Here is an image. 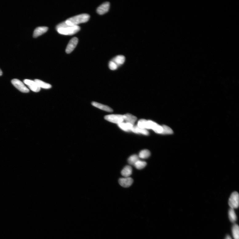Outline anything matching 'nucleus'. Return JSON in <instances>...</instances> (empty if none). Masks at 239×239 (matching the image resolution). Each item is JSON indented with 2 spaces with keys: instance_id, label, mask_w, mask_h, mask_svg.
Returning <instances> with one entry per match:
<instances>
[{
  "instance_id": "obj_18",
  "label": "nucleus",
  "mask_w": 239,
  "mask_h": 239,
  "mask_svg": "<svg viewBox=\"0 0 239 239\" xmlns=\"http://www.w3.org/2000/svg\"><path fill=\"white\" fill-rule=\"evenodd\" d=\"M125 58L124 56L119 55L116 56L112 60L118 66L122 65L125 62Z\"/></svg>"
},
{
  "instance_id": "obj_19",
  "label": "nucleus",
  "mask_w": 239,
  "mask_h": 239,
  "mask_svg": "<svg viewBox=\"0 0 239 239\" xmlns=\"http://www.w3.org/2000/svg\"><path fill=\"white\" fill-rule=\"evenodd\" d=\"M229 217L230 221L233 223L235 222L237 219V217L234 209L230 208L229 211Z\"/></svg>"
},
{
  "instance_id": "obj_27",
  "label": "nucleus",
  "mask_w": 239,
  "mask_h": 239,
  "mask_svg": "<svg viewBox=\"0 0 239 239\" xmlns=\"http://www.w3.org/2000/svg\"><path fill=\"white\" fill-rule=\"evenodd\" d=\"M225 239H232L231 238V237H230L229 236H226Z\"/></svg>"
},
{
  "instance_id": "obj_21",
  "label": "nucleus",
  "mask_w": 239,
  "mask_h": 239,
  "mask_svg": "<svg viewBox=\"0 0 239 239\" xmlns=\"http://www.w3.org/2000/svg\"><path fill=\"white\" fill-rule=\"evenodd\" d=\"M139 160V156L137 155H133L128 158V162L129 164L134 165Z\"/></svg>"
},
{
  "instance_id": "obj_12",
  "label": "nucleus",
  "mask_w": 239,
  "mask_h": 239,
  "mask_svg": "<svg viewBox=\"0 0 239 239\" xmlns=\"http://www.w3.org/2000/svg\"><path fill=\"white\" fill-rule=\"evenodd\" d=\"M91 104L94 106L104 111L110 112L113 111L112 109L110 107L97 102H92Z\"/></svg>"
},
{
  "instance_id": "obj_14",
  "label": "nucleus",
  "mask_w": 239,
  "mask_h": 239,
  "mask_svg": "<svg viewBox=\"0 0 239 239\" xmlns=\"http://www.w3.org/2000/svg\"><path fill=\"white\" fill-rule=\"evenodd\" d=\"M131 131L135 133H140L145 135H148L149 132L145 129H142L138 127L137 125L133 127Z\"/></svg>"
},
{
  "instance_id": "obj_1",
  "label": "nucleus",
  "mask_w": 239,
  "mask_h": 239,
  "mask_svg": "<svg viewBox=\"0 0 239 239\" xmlns=\"http://www.w3.org/2000/svg\"><path fill=\"white\" fill-rule=\"evenodd\" d=\"M90 18L89 15L83 14L70 18L66 20L65 22L70 26H78L79 24L87 22L90 19Z\"/></svg>"
},
{
  "instance_id": "obj_16",
  "label": "nucleus",
  "mask_w": 239,
  "mask_h": 239,
  "mask_svg": "<svg viewBox=\"0 0 239 239\" xmlns=\"http://www.w3.org/2000/svg\"><path fill=\"white\" fill-rule=\"evenodd\" d=\"M132 172V167L129 166H127L121 171V174L125 177H128L131 175Z\"/></svg>"
},
{
  "instance_id": "obj_20",
  "label": "nucleus",
  "mask_w": 239,
  "mask_h": 239,
  "mask_svg": "<svg viewBox=\"0 0 239 239\" xmlns=\"http://www.w3.org/2000/svg\"><path fill=\"white\" fill-rule=\"evenodd\" d=\"M233 235L234 239H239V228L237 224L234 225L232 228Z\"/></svg>"
},
{
  "instance_id": "obj_5",
  "label": "nucleus",
  "mask_w": 239,
  "mask_h": 239,
  "mask_svg": "<svg viewBox=\"0 0 239 239\" xmlns=\"http://www.w3.org/2000/svg\"><path fill=\"white\" fill-rule=\"evenodd\" d=\"M146 129H152L156 133L161 134L162 127L152 121H147Z\"/></svg>"
},
{
  "instance_id": "obj_8",
  "label": "nucleus",
  "mask_w": 239,
  "mask_h": 239,
  "mask_svg": "<svg viewBox=\"0 0 239 239\" xmlns=\"http://www.w3.org/2000/svg\"><path fill=\"white\" fill-rule=\"evenodd\" d=\"M24 82L29 87V89L34 92L37 93L40 90L41 88L39 87L34 81L26 79L24 80Z\"/></svg>"
},
{
  "instance_id": "obj_9",
  "label": "nucleus",
  "mask_w": 239,
  "mask_h": 239,
  "mask_svg": "<svg viewBox=\"0 0 239 239\" xmlns=\"http://www.w3.org/2000/svg\"><path fill=\"white\" fill-rule=\"evenodd\" d=\"M110 4L109 2H106L103 3L97 8L98 14L102 15L106 13L110 9Z\"/></svg>"
},
{
  "instance_id": "obj_26",
  "label": "nucleus",
  "mask_w": 239,
  "mask_h": 239,
  "mask_svg": "<svg viewBox=\"0 0 239 239\" xmlns=\"http://www.w3.org/2000/svg\"><path fill=\"white\" fill-rule=\"evenodd\" d=\"M109 68L112 70H115L118 68V66L112 61H110L109 62Z\"/></svg>"
},
{
  "instance_id": "obj_23",
  "label": "nucleus",
  "mask_w": 239,
  "mask_h": 239,
  "mask_svg": "<svg viewBox=\"0 0 239 239\" xmlns=\"http://www.w3.org/2000/svg\"><path fill=\"white\" fill-rule=\"evenodd\" d=\"M146 165V163L145 161L139 160L137 161L134 165L136 169L140 170L144 169Z\"/></svg>"
},
{
  "instance_id": "obj_17",
  "label": "nucleus",
  "mask_w": 239,
  "mask_h": 239,
  "mask_svg": "<svg viewBox=\"0 0 239 239\" xmlns=\"http://www.w3.org/2000/svg\"><path fill=\"white\" fill-rule=\"evenodd\" d=\"M118 126L123 130L128 132L131 131L133 125L128 123H121L118 124Z\"/></svg>"
},
{
  "instance_id": "obj_7",
  "label": "nucleus",
  "mask_w": 239,
  "mask_h": 239,
  "mask_svg": "<svg viewBox=\"0 0 239 239\" xmlns=\"http://www.w3.org/2000/svg\"><path fill=\"white\" fill-rule=\"evenodd\" d=\"M78 42V39L76 37H74L71 39L67 46L66 50V53L69 54L72 52L77 46Z\"/></svg>"
},
{
  "instance_id": "obj_15",
  "label": "nucleus",
  "mask_w": 239,
  "mask_h": 239,
  "mask_svg": "<svg viewBox=\"0 0 239 239\" xmlns=\"http://www.w3.org/2000/svg\"><path fill=\"white\" fill-rule=\"evenodd\" d=\"M34 81L40 88H43V89H51L52 87L51 85L50 84L46 83L40 80L36 79Z\"/></svg>"
},
{
  "instance_id": "obj_13",
  "label": "nucleus",
  "mask_w": 239,
  "mask_h": 239,
  "mask_svg": "<svg viewBox=\"0 0 239 239\" xmlns=\"http://www.w3.org/2000/svg\"><path fill=\"white\" fill-rule=\"evenodd\" d=\"M124 120L126 121V123H129L133 125L137 120L136 117L132 114H127L123 115Z\"/></svg>"
},
{
  "instance_id": "obj_4",
  "label": "nucleus",
  "mask_w": 239,
  "mask_h": 239,
  "mask_svg": "<svg viewBox=\"0 0 239 239\" xmlns=\"http://www.w3.org/2000/svg\"><path fill=\"white\" fill-rule=\"evenodd\" d=\"M104 118L110 122L119 124L122 123L124 120L123 115H110L105 116Z\"/></svg>"
},
{
  "instance_id": "obj_11",
  "label": "nucleus",
  "mask_w": 239,
  "mask_h": 239,
  "mask_svg": "<svg viewBox=\"0 0 239 239\" xmlns=\"http://www.w3.org/2000/svg\"><path fill=\"white\" fill-rule=\"evenodd\" d=\"M48 27L45 26L37 27L34 31L33 37L36 38L42 35L48 31Z\"/></svg>"
},
{
  "instance_id": "obj_3",
  "label": "nucleus",
  "mask_w": 239,
  "mask_h": 239,
  "mask_svg": "<svg viewBox=\"0 0 239 239\" xmlns=\"http://www.w3.org/2000/svg\"><path fill=\"white\" fill-rule=\"evenodd\" d=\"M239 197L237 192H234L230 196L229 201V206L231 208L237 209L239 206Z\"/></svg>"
},
{
  "instance_id": "obj_6",
  "label": "nucleus",
  "mask_w": 239,
  "mask_h": 239,
  "mask_svg": "<svg viewBox=\"0 0 239 239\" xmlns=\"http://www.w3.org/2000/svg\"><path fill=\"white\" fill-rule=\"evenodd\" d=\"M11 83L16 88L23 93H28L29 90L28 88L24 85L23 83L19 80L14 79L11 81Z\"/></svg>"
},
{
  "instance_id": "obj_24",
  "label": "nucleus",
  "mask_w": 239,
  "mask_h": 239,
  "mask_svg": "<svg viewBox=\"0 0 239 239\" xmlns=\"http://www.w3.org/2000/svg\"><path fill=\"white\" fill-rule=\"evenodd\" d=\"M162 127L163 131L162 134L169 135V134H172L173 133V130L168 126H166V125H163Z\"/></svg>"
},
{
  "instance_id": "obj_28",
  "label": "nucleus",
  "mask_w": 239,
  "mask_h": 239,
  "mask_svg": "<svg viewBox=\"0 0 239 239\" xmlns=\"http://www.w3.org/2000/svg\"><path fill=\"white\" fill-rule=\"evenodd\" d=\"M2 74V70H1V69H0V76H1V75Z\"/></svg>"
},
{
  "instance_id": "obj_2",
  "label": "nucleus",
  "mask_w": 239,
  "mask_h": 239,
  "mask_svg": "<svg viewBox=\"0 0 239 239\" xmlns=\"http://www.w3.org/2000/svg\"><path fill=\"white\" fill-rule=\"evenodd\" d=\"M80 27L78 26H68L64 28H58L57 30L60 34L65 35H72L80 30Z\"/></svg>"
},
{
  "instance_id": "obj_25",
  "label": "nucleus",
  "mask_w": 239,
  "mask_h": 239,
  "mask_svg": "<svg viewBox=\"0 0 239 239\" xmlns=\"http://www.w3.org/2000/svg\"><path fill=\"white\" fill-rule=\"evenodd\" d=\"M147 121L145 119H141L138 121L137 126L139 128L146 129Z\"/></svg>"
},
{
  "instance_id": "obj_10",
  "label": "nucleus",
  "mask_w": 239,
  "mask_h": 239,
  "mask_svg": "<svg viewBox=\"0 0 239 239\" xmlns=\"http://www.w3.org/2000/svg\"><path fill=\"white\" fill-rule=\"evenodd\" d=\"M119 182L121 186L127 188L132 185L133 182V180L131 178L129 177L121 178L119 179Z\"/></svg>"
},
{
  "instance_id": "obj_22",
  "label": "nucleus",
  "mask_w": 239,
  "mask_h": 239,
  "mask_svg": "<svg viewBox=\"0 0 239 239\" xmlns=\"http://www.w3.org/2000/svg\"><path fill=\"white\" fill-rule=\"evenodd\" d=\"M150 155V153L148 150L145 149L142 150L139 153V157L142 159H145L149 157Z\"/></svg>"
}]
</instances>
